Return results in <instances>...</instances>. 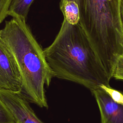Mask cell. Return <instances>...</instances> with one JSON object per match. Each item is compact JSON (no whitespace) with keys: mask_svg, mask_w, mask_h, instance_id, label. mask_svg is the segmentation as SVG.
<instances>
[{"mask_svg":"<svg viewBox=\"0 0 123 123\" xmlns=\"http://www.w3.org/2000/svg\"><path fill=\"white\" fill-rule=\"evenodd\" d=\"M12 1V0H0V24L8 15Z\"/></svg>","mask_w":123,"mask_h":123,"instance_id":"8fae6325","label":"cell"},{"mask_svg":"<svg viewBox=\"0 0 123 123\" xmlns=\"http://www.w3.org/2000/svg\"><path fill=\"white\" fill-rule=\"evenodd\" d=\"M91 91L99 108L101 123H123V105L114 101L100 87Z\"/></svg>","mask_w":123,"mask_h":123,"instance_id":"8992f818","label":"cell"},{"mask_svg":"<svg viewBox=\"0 0 123 123\" xmlns=\"http://www.w3.org/2000/svg\"><path fill=\"white\" fill-rule=\"evenodd\" d=\"M112 77L116 79L123 80V52L117 59Z\"/></svg>","mask_w":123,"mask_h":123,"instance_id":"30bf717a","label":"cell"},{"mask_svg":"<svg viewBox=\"0 0 123 123\" xmlns=\"http://www.w3.org/2000/svg\"><path fill=\"white\" fill-rule=\"evenodd\" d=\"M0 98L11 112L15 123H44L36 115L22 92L0 90Z\"/></svg>","mask_w":123,"mask_h":123,"instance_id":"277c9868","label":"cell"},{"mask_svg":"<svg viewBox=\"0 0 123 123\" xmlns=\"http://www.w3.org/2000/svg\"><path fill=\"white\" fill-rule=\"evenodd\" d=\"M120 12L123 27V0H120Z\"/></svg>","mask_w":123,"mask_h":123,"instance_id":"7c38bea8","label":"cell"},{"mask_svg":"<svg viewBox=\"0 0 123 123\" xmlns=\"http://www.w3.org/2000/svg\"><path fill=\"white\" fill-rule=\"evenodd\" d=\"M64 19L79 23L109 78L123 52V27L120 0H61Z\"/></svg>","mask_w":123,"mask_h":123,"instance_id":"6da1fadb","label":"cell"},{"mask_svg":"<svg viewBox=\"0 0 123 123\" xmlns=\"http://www.w3.org/2000/svg\"><path fill=\"white\" fill-rule=\"evenodd\" d=\"M0 123H15L12 114L0 98Z\"/></svg>","mask_w":123,"mask_h":123,"instance_id":"9c48e42d","label":"cell"},{"mask_svg":"<svg viewBox=\"0 0 123 123\" xmlns=\"http://www.w3.org/2000/svg\"><path fill=\"white\" fill-rule=\"evenodd\" d=\"M0 90L22 92V80L17 64L0 36Z\"/></svg>","mask_w":123,"mask_h":123,"instance_id":"5b68a950","label":"cell"},{"mask_svg":"<svg viewBox=\"0 0 123 123\" xmlns=\"http://www.w3.org/2000/svg\"><path fill=\"white\" fill-rule=\"evenodd\" d=\"M26 20L13 17L6 21L0 36L18 68L23 93L30 101L41 108H48L45 86H49L51 72L42 49L26 24Z\"/></svg>","mask_w":123,"mask_h":123,"instance_id":"3957f363","label":"cell"},{"mask_svg":"<svg viewBox=\"0 0 123 123\" xmlns=\"http://www.w3.org/2000/svg\"><path fill=\"white\" fill-rule=\"evenodd\" d=\"M100 87L104 90L116 102L123 105V93L111 87L110 85H101Z\"/></svg>","mask_w":123,"mask_h":123,"instance_id":"ba28073f","label":"cell"},{"mask_svg":"<svg viewBox=\"0 0 123 123\" xmlns=\"http://www.w3.org/2000/svg\"><path fill=\"white\" fill-rule=\"evenodd\" d=\"M34 0H12L10 7L8 15L26 20L30 7Z\"/></svg>","mask_w":123,"mask_h":123,"instance_id":"52a82bcc","label":"cell"},{"mask_svg":"<svg viewBox=\"0 0 123 123\" xmlns=\"http://www.w3.org/2000/svg\"><path fill=\"white\" fill-rule=\"evenodd\" d=\"M53 77L72 81L91 91L111 79L79 23L63 20L53 42L44 49Z\"/></svg>","mask_w":123,"mask_h":123,"instance_id":"7a4b0ae2","label":"cell"}]
</instances>
